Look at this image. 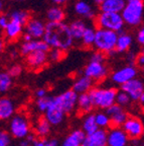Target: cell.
<instances>
[{"label": "cell", "mask_w": 144, "mask_h": 146, "mask_svg": "<svg viewBox=\"0 0 144 146\" xmlns=\"http://www.w3.org/2000/svg\"><path fill=\"white\" fill-rule=\"evenodd\" d=\"M43 40L50 48L61 49L63 51L70 50L74 46V39L69 30V25L63 21L61 23H48L45 25Z\"/></svg>", "instance_id": "1"}, {"label": "cell", "mask_w": 144, "mask_h": 146, "mask_svg": "<svg viewBox=\"0 0 144 146\" xmlns=\"http://www.w3.org/2000/svg\"><path fill=\"white\" fill-rule=\"evenodd\" d=\"M125 25L129 27H138L142 23L144 13L143 0H128L120 12Z\"/></svg>", "instance_id": "2"}, {"label": "cell", "mask_w": 144, "mask_h": 146, "mask_svg": "<svg viewBox=\"0 0 144 146\" xmlns=\"http://www.w3.org/2000/svg\"><path fill=\"white\" fill-rule=\"evenodd\" d=\"M118 33L114 31L97 27L95 30V40L93 46L97 51L105 55H112L115 53V46Z\"/></svg>", "instance_id": "3"}, {"label": "cell", "mask_w": 144, "mask_h": 146, "mask_svg": "<svg viewBox=\"0 0 144 146\" xmlns=\"http://www.w3.org/2000/svg\"><path fill=\"white\" fill-rule=\"evenodd\" d=\"M117 89L112 87H92L89 91L94 107L106 110L115 104Z\"/></svg>", "instance_id": "4"}, {"label": "cell", "mask_w": 144, "mask_h": 146, "mask_svg": "<svg viewBox=\"0 0 144 146\" xmlns=\"http://www.w3.org/2000/svg\"><path fill=\"white\" fill-rule=\"evenodd\" d=\"M93 19H94V25L97 27L114 31L116 33L123 31V27L125 25L121 13L118 12L101 11L97 15H95Z\"/></svg>", "instance_id": "5"}, {"label": "cell", "mask_w": 144, "mask_h": 146, "mask_svg": "<svg viewBox=\"0 0 144 146\" xmlns=\"http://www.w3.org/2000/svg\"><path fill=\"white\" fill-rule=\"evenodd\" d=\"M9 132L10 135L16 139H24L30 133V123L27 117L24 115L18 114L10 118L9 124Z\"/></svg>", "instance_id": "6"}, {"label": "cell", "mask_w": 144, "mask_h": 146, "mask_svg": "<svg viewBox=\"0 0 144 146\" xmlns=\"http://www.w3.org/2000/svg\"><path fill=\"white\" fill-rule=\"evenodd\" d=\"M77 98H78V94L73 89H69L67 91H63V94L52 98V100L65 115H69L72 114L76 110Z\"/></svg>", "instance_id": "7"}, {"label": "cell", "mask_w": 144, "mask_h": 146, "mask_svg": "<svg viewBox=\"0 0 144 146\" xmlns=\"http://www.w3.org/2000/svg\"><path fill=\"white\" fill-rule=\"evenodd\" d=\"M84 75L88 76L93 81H102L108 75V68L105 65V62L90 60L84 69Z\"/></svg>", "instance_id": "8"}, {"label": "cell", "mask_w": 144, "mask_h": 146, "mask_svg": "<svg viewBox=\"0 0 144 146\" xmlns=\"http://www.w3.org/2000/svg\"><path fill=\"white\" fill-rule=\"evenodd\" d=\"M122 129L131 139H139L144 132V126L142 121L137 117L133 116L127 117L125 122L122 124Z\"/></svg>", "instance_id": "9"}, {"label": "cell", "mask_w": 144, "mask_h": 146, "mask_svg": "<svg viewBox=\"0 0 144 146\" xmlns=\"http://www.w3.org/2000/svg\"><path fill=\"white\" fill-rule=\"evenodd\" d=\"M137 75H138L137 67L134 64H128L126 66L122 67V68L113 72L112 76H111V79H112V81L114 82L115 84L121 85L123 83H125V82L133 79V78L137 77Z\"/></svg>", "instance_id": "10"}, {"label": "cell", "mask_w": 144, "mask_h": 146, "mask_svg": "<svg viewBox=\"0 0 144 146\" xmlns=\"http://www.w3.org/2000/svg\"><path fill=\"white\" fill-rule=\"evenodd\" d=\"M121 89L124 90L130 96L133 102H139V98L142 94H144V84L143 81L139 78L135 77L129 81L125 82L120 85Z\"/></svg>", "instance_id": "11"}, {"label": "cell", "mask_w": 144, "mask_h": 146, "mask_svg": "<svg viewBox=\"0 0 144 146\" xmlns=\"http://www.w3.org/2000/svg\"><path fill=\"white\" fill-rule=\"evenodd\" d=\"M129 137L121 127H112L107 132V146H127Z\"/></svg>", "instance_id": "12"}, {"label": "cell", "mask_w": 144, "mask_h": 146, "mask_svg": "<svg viewBox=\"0 0 144 146\" xmlns=\"http://www.w3.org/2000/svg\"><path fill=\"white\" fill-rule=\"evenodd\" d=\"M106 114L109 116L110 123L112 127H121L122 124L128 117V114L124 110L123 107L115 103L106 109Z\"/></svg>", "instance_id": "13"}, {"label": "cell", "mask_w": 144, "mask_h": 146, "mask_svg": "<svg viewBox=\"0 0 144 146\" xmlns=\"http://www.w3.org/2000/svg\"><path fill=\"white\" fill-rule=\"evenodd\" d=\"M24 25L25 34L29 35L32 39H43L45 30V23L43 21L30 17Z\"/></svg>", "instance_id": "14"}, {"label": "cell", "mask_w": 144, "mask_h": 146, "mask_svg": "<svg viewBox=\"0 0 144 146\" xmlns=\"http://www.w3.org/2000/svg\"><path fill=\"white\" fill-rule=\"evenodd\" d=\"M50 49L48 45L43 39H31L29 41H23L20 46V53L23 56H26L29 53L35 52V51L48 52Z\"/></svg>", "instance_id": "15"}, {"label": "cell", "mask_w": 144, "mask_h": 146, "mask_svg": "<svg viewBox=\"0 0 144 146\" xmlns=\"http://www.w3.org/2000/svg\"><path fill=\"white\" fill-rule=\"evenodd\" d=\"M81 146H107V131L99 128L92 134L86 135Z\"/></svg>", "instance_id": "16"}, {"label": "cell", "mask_w": 144, "mask_h": 146, "mask_svg": "<svg viewBox=\"0 0 144 146\" xmlns=\"http://www.w3.org/2000/svg\"><path fill=\"white\" fill-rule=\"evenodd\" d=\"M45 114V118L50 124V126L61 125L63 120H65V113L54 103L52 98V102H50V105L48 106V108L46 109Z\"/></svg>", "instance_id": "17"}, {"label": "cell", "mask_w": 144, "mask_h": 146, "mask_svg": "<svg viewBox=\"0 0 144 146\" xmlns=\"http://www.w3.org/2000/svg\"><path fill=\"white\" fill-rule=\"evenodd\" d=\"M25 57H26L27 66L32 70L41 69L48 60L47 52H43V51H35V52L29 53Z\"/></svg>", "instance_id": "18"}, {"label": "cell", "mask_w": 144, "mask_h": 146, "mask_svg": "<svg viewBox=\"0 0 144 146\" xmlns=\"http://www.w3.org/2000/svg\"><path fill=\"white\" fill-rule=\"evenodd\" d=\"M4 36L7 41H16L21 36L24 31V25L13 19H9L8 25L4 30Z\"/></svg>", "instance_id": "19"}, {"label": "cell", "mask_w": 144, "mask_h": 146, "mask_svg": "<svg viewBox=\"0 0 144 146\" xmlns=\"http://www.w3.org/2000/svg\"><path fill=\"white\" fill-rule=\"evenodd\" d=\"M133 44V38L129 33L121 32L118 33L117 40H116V46H115V51L118 53H125L131 48Z\"/></svg>", "instance_id": "20"}, {"label": "cell", "mask_w": 144, "mask_h": 146, "mask_svg": "<svg viewBox=\"0 0 144 146\" xmlns=\"http://www.w3.org/2000/svg\"><path fill=\"white\" fill-rule=\"evenodd\" d=\"M74 10L76 14L88 19L94 18V16L96 15L93 6L87 0H78L74 5Z\"/></svg>", "instance_id": "21"}, {"label": "cell", "mask_w": 144, "mask_h": 146, "mask_svg": "<svg viewBox=\"0 0 144 146\" xmlns=\"http://www.w3.org/2000/svg\"><path fill=\"white\" fill-rule=\"evenodd\" d=\"M15 113V106L9 98H0V121L9 120Z\"/></svg>", "instance_id": "22"}, {"label": "cell", "mask_w": 144, "mask_h": 146, "mask_svg": "<svg viewBox=\"0 0 144 146\" xmlns=\"http://www.w3.org/2000/svg\"><path fill=\"white\" fill-rule=\"evenodd\" d=\"M94 108L95 107L93 105L92 98H91L89 92L78 94L76 109L78 110L80 114H90Z\"/></svg>", "instance_id": "23"}, {"label": "cell", "mask_w": 144, "mask_h": 146, "mask_svg": "<svg viewBox=\"0 0 144 146\" xmlns=\"http://www.w3.org/2000/svg\"><path fill=\"white\" fill-rule=\"evenodd\" d=\"M93 86H94V81L91 78L86 75H81L74 81L72 89L77 94H80L84 92H89Z\"/></svg>", "instance_id": "24"}, {"label": "cell", "mask_w": 144, "mask_h": 146, "mask_svg": "<svg viewBox=\"0 0 144 146\" xmlns=\"http://www.w3.org/2000/svg\"><path fill=\"white\" fill-rule=\"evenodd\" d=\"M126 0H104L100 3V10L107 12H120L122 11Z\"/></svg>", "instance_id": "25"}, {"label": "cell", "mask_w": 144, "mask_h": 146, "mask_svg": "<svg viewBox=\"0 0 144 146\" xmlns=\"http://www.w3.org/2000/svg\"><path fill=\"white\" fill-rule=\"evenodd\" d=\"M65 18V12L61 5H54L46 11V19L50 23H61Z\"/></svg>", "instance_id": "26"}, {"label": "cell", "mask_w": 144, "mask_h": 146, "mask_svg": "<svg viewBox=\"0 0 144 146\" xmlns=\"http://www.w3.org/2000/svg\"><path fill=\"white\" fill-rule=\"evenodd\" d=\"M86 134L82 129H77L74 130L72 133L67 136L63 142L62 146H81L82 142H83L84 138H85Z\"/></svg>", "instance_id": "27"}, {"label": "cell", "mask_w": 144, "mask_h": 146, "mask_svg": "<svg viewBox=\"0 0 144 146\" xmlns=\"http://www.w3.org/2000/svg\"><path fill=\"white\" fill-rule=\"evenodd\" d=\"M87 25H88L83 19H76L69 25V30H70V33L74 41H81L82 35H83Z\"/></svg>", "instance_id": "28"}, {"label": "cell", "mask_w": 144, "mask_h": 146, "mask_svg": "<svg viewBox=\"0 0 144 146\" xmlns=\"http://www.w3.org/2000/svg\"><path fill=\"white\" fill-rule=\"evenodd\" d=\"M50 124L47 122L46 119L43 117V118H41L36 122L35 124V128H34V133L37 137L39 138H45L50 135Z\"/></svg>", "instance_id": "29"}, {"label": "cell", "mask_w": 144, "mask_h": 146, "mask_svg": "<svg viewBox=\"0 0 144 146\" xmlns=\"http://www.w3.org/2000/svg\"><path fill=\"white\" fill-rule=\"evenodd\" d=\"M95 30L96 29L91 27V25H87L86 27L81 38V42L84 47H86V48L93 47V44H94V40H95Z\"/></svg>", "instance_id": "30"}, {"label": "cell", "mask_w": 144, "mask_h": 146, "mask_svg": "<svg viewBox=\"0 0 144 146\" xmlns=\"http://www.w3.org/2000/svg\"><path fill=\"white\" fill-rule=\"evenodd\" d=\"M99 127L96 124L95 121V116L93 114H88V116L84 119L83 121V126H82V130L84 131L86 135L92 134L93 132H95L96 130H98Z\"/></svg>", "instance_id": "31"}, {"label": "cell", "mask_w": 144, "mask_h": 146, "mask_svg": "<svg viewBox=\"0 0 144 146\" xmlns=\"http://www.w3.org/2000/svg\"><path fill=\"white\" fill-rule=\"evenodd\" d=\"M13 78L7 71H0V94H6L11 88Z\"/></svg>", "instance_id": "32"}, {"label": "cell", "mask_w": 144, "mask_h": 146, "mask_svg": "<svg viewBox=\"0 0 144 146\" xmlns=\"http://www.w3.org/2000/svg\"><path fill=\"white\" fill-rule=\"evenodd\" d=\"M8 17L9 19H13V21H18V23H20L21 25H24L26 21L30 18V14L28 11L23 10V9H16V10H13L9 13Z\"/></svg>", "instance_id": "33"}, {"label": "cell", "mask_w": 144, "mask_h": 146, "mask_svg": "<svg viewBox=\"0 0 144 146\" xmlns=\"http://www.w3.org/2000/svg\"><path fill=\"white\" fill-rule=\"evenodd\" d=\"M94 116H95L96 124H97L100 129H108V128L111 127L110 119H109V116L106 113L100 112L97 113V114H95Z\"/></svg>", "instance_id": "34"}, {"label": "cell", "mask_w": 144, "mask_h": 146, "mask_svg": "<svg viewBox=\"0 0 144 146\" xmlns=\"http://www.w3.org/2000/svg\"><path fill=\"white\" fill-rule=\"evenodd\" d=\"M132 102L130 98V96H128V94H126L124 90H117V94H116V100H115V103L117 105L121 106V107L125 108L127 106L130 105V103Z\"/></svg>", "instance_id": "35"}, {"label": "cell", "mask_w": 144, "mask_h": 146, "mask_svg": "<svg viewBox=\"0 0 144 146\" xmlns=\"http://www.w3.org/2000/svg\"><path fill=\"white\" fill-rule=\"evenodd\" d=\"M47 54V58H50V61L52 62H59L61 60H63L65 56V51H63L61 49H54L52 48V50L50 49Z\"/></svg>", "instance_id": "36"}, {"label": "cell", "mask_w": 144, "mask_h": 146, "mask_svg": "<svg viewBox=\"0 0 144 146\" xmlns=\"http://www.w3.org/2000/svg\"><path fill=\"white\" fill-rule=\"evenodd\" d=\"M52 98L50 96H43V98H37L36 100V108L39 112L41 113H45L46 111V109L48 108V106L50 105V102H52Z\"/></svg>", "instance_id": "37"}, {"label": "cell", "mask_w": 144, "mask_h": 146, "mask_svg": "<svg viewBox=\"0 0 144 146\" xmlns=\"http://www.w3.org/2000/svg\"><path fill=\"white\" fill-rule=\"evenodd\" d=\"M11 142V136L6 131H0V146H9Z\"/></svg>", "instance_id": "38"}, {"label": "cell", "mask_w": 144, "mask_h": 146, "mask_svg": "<svg viewBox=\"0 0 144 146\" xmlns=\"http://www.w3.org/2000/svg\"><path fill=\"white\" fill-rule=\"evenodd\" d=\"M7 72L10 74V76H11L12 78L17 77V76L20 75L21 72H22V67H21L20 65H18V64H15V65H12V66L8 69Z\"/></svg>", "instance_id": "39"}, {"label": "cell", "mask_w": 144, "mask_h": 146, "mask_svg": "<svg viewBox=\"0 0 144 146\" xmlns=\"http://www.w3.org/2000/svg\"><path fill=\"white\" fill-rule=\"evenodd\" d=\"M90 60L92 61H97V62H105L106 61V55L104 53L100 52V51H96L92 54Z\"/></svg>", "instance_id": "40"}, {"label": "cell", "mask_w": 144, "mask_h": 146, "mask_svg": "<svg viewBox=\"0 0 144 146\" xmlns=\"http://www.w3.org/2000/svg\"><path fill=\"white\" fill-rule=\"evenodd\" d=\"M134 62L136 64V67H140V68H143L144 66V54L143 53H140L137 56H135V59Z\"/></svg>", "instance_id": "41"}, {"label": "cell", "mask_w": 144, "mask_h": 146, "mask_svg": "<svg viewBox=\"0 0 144 146\" xmlns=\"http://www.w3.org/2000/svg\"><path fill=\"white\" fill-rule=\"evenodd\" d=\"M136 41L139 45H143L144 44V29L143 27H140L139 30L136 33Z\"/></svg>", "instance_id": "42"}, {"label": "cell", "mask_w": 144, "mask_h": 146, "mask_svg": "<svg viewBox=\"0 0 144 146\" xmlns=\"http://www.w3.org/2000/svg\"><path fill=\"white\" fill-rule=\"evenodd\" d=\"M9 23V17L8 15H5V14L1 13L0 14V29L1 30H4L6 25Z\"/></svg>", "instance_id": "43"}, {"label": "cell", "mask_w": 144, "mask_h": 146, "mask_svg": "<svg viewBox=\"0 0 144 146\" xmlns=\"http://www.w3.org/2000/svg\"><path fill=\"white\" fill-rule=\"evenodd\" d=\"M45 143V138H34L31 142V146H43Z\"/></svg>", "instance_id": "44"}, {"label": "cell", "mask_w": 144, "mask_h": 146, "mask_svg": "<svg viewBox=\"0 0 144 146\" xmlns=\"http://www.w3.org/2000/svg\"><path fill=\"white\" fill-rule=\"evenodd\" d=\"M34 94H35L36 98H43V96H47V91L45 88H38L35 90Z\"/></svg>", "instance_id": "45"}, {"label": "cell", "mask_w": 144, "mask_h": 146, "mask_svg": "<svg viewBox=\"0 0 144 146\" xmlns=\"http://www.w3.org/2000/svg\"><path fill=\"white\" fill-rule=\"evenodd\" d=\"M43 146H59V142L56 139L45 140V143Z\"/></svg>", "instance_id": "46"}, {"label": "cell", "mask_w": 144, "mask_h": 146, "mask_svg": "<svg viewBox=\"0 0 144 146\" xmlns=\"http://www.w3.org/2000/svg\"><path fill=\"white\" fill-rule=\"evenodd\" d=\"M4 48H5V41L3 38L0 36V54L4 51Z\"/></svg>", "instance_id": "47"}, {"label": "cell", "mask_w": 144, "mask_h": 146, "mask_svg": "<svg viewBox=\"0 0 144 146\" xmlns=\"http://www.w3.org/2000/svg\"><path fill=\"white\" fill-rule=\"evenodd\" d=\"M19 146H31V142H29L28 140H26L24 138V139H21Z\"/></svg>", "instance_id": "48"}, {"label": "cell", "mask_w": 144, "mask_h": 146, "mask_svg": "<svg viewBox=\"0 0 144 146\" xmlns=\"http://www.w3.org/2000/svg\"><path fill=\"white\" fill-rule=\"evenodd\" d=\"M52 2L54 3L56 5H63V4H65V3L68 2L69 0H52Z\"/></svg>", "instance_id": "49"}, {"label": "cell", "mask_w": 144, "mask_h": 146, "mask_svg": "<svg viewBox=\"0 0 144 146\" xmlns=\"http://www.w3.org/2000/svg\"><path fill=\"white\" fill-rule=\"evenodd\" d=\"M3 9H4V4H3L2 0H0V14L3 12Z\"/></svg>", "instance_id": "50"}, {"label": "cell", "mask_w": 144, "mask_h": 146, "mask_svg": "<svg viewBox=\"0 0 144 146\" xmlns=\"http://www.w3.org/2000/svg\"><path fill=\"white\" fill-rule=\"evenodd\" d=\"M93 1H94L95 3H97V4H100L101 2H103L104 0H93Z\"/></svg>", "instance_id": "51"}, {"label": "cell", "mask_w": 144, "mask_h": 146, "mask_svg": "<svg viewBox=\"0 0 144 146\" xmlns=\"http://www.w3.org/2000/svg\"><path fill=\"white\" fill-rule=\"evenodd\" d=\"M11 1H24V0H11Z\"/></svg>", "instance_id": "52"}, {"label": "cell", "mask_w": 144, "mask_h": 146, "mask_svg": "<svg viewBox=\"0 0 144 146\" xmlns=\"http://www.w3.org/2000/svg\"><path fill=\"white\" fill-rule=\"evenodd\" d=\"M9 146H10V145H9Z\"/></svg>", "instance_id": "53"}]
</instances>
